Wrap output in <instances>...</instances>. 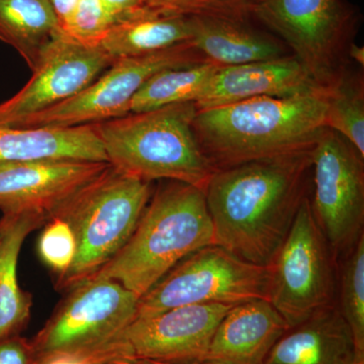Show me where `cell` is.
<instances>
[{"mask_svg": "<svg viewBox=\"0 0 364 364\" xmlns=\"http://www.w3.org/2000/svg\"><path fill=\"white\" fill-rule=\"evenodd\" d=\"M218 66L198 64L167 69L152 76L132 100L130 112H142L167 105L200 100L214 77Z\"/></svg>", "mask_w": 364, "mask_h": 364, "instance_id": "obj_23", "label": "cell"}, {"mask_svg": "<svg viewBox=\"0 0 364 364\" xmlns=\"http://www.w3.org/2000/svg\"><path fill=\"white\" fill-rule=\"evenodd\" d=\"M313 214L334 257L364 235V156L343 136L323 129L312 150Z\"/></svg>", "mask_w": 364, "mask_h": 364, "instance_id": "obj_11", "label": "cell"}, {"mask_svg": "<svg viewBox=\"0 0 364 364\" xmlns=\"http://www.w3.org/2000/svg\"><path fill=\"white\" fill-rule=\"evenodd\" d=\"M253 18L284 43L318 87L331 90L351 68L355 14L342 0H267Z\"/></svg>", "mask_w": 364, "mask_h": 364, "instance_id": "obj_6", "label": "cell"}, {"mask_svg": "<svg viewBox=\"0 0 364 364\" xmlns=\"http://www.w3.org/2000/svg\"><path fill=\"white\" fill-rule=\"evenodd\" d=\"M104 364H128L124 361V358L114 359V360L109 361V363H105Z\"/></svg>", "mask_w": 364, "mask_h": 364, "instance_id": "obj_35", "label": "cell"}, {"mask_svg": "<svg viewBox=\"0 0 364 364\" xmlns=\"http://www.w3.org/2000/svg\"><path fill=\"white\" fill-rule=\"evenodd\" d=\"M293 55L244 65L218 67L198 111L254 97H284L320 90Z\"/></svg>", "mask_w": 364, "mask_h": 364, "instance_id": "obj_15", "label": "cell"}, {"mask_svg": "<svg viewBox=\"0 0 364 364\" xmlns=\"http://www.w3.org/2000/svg\"><path fill=\"white\" fill-rule=\"evenodd\" d=\"M0 229V340L20 334L28 324L32 296L18 284V257L28 235L47 220L37 214L2 215Z\"/></svg>", "mask_w": 364, "mask_h": 364, "instance_id": "obj_21", "label": "cell"}, {"mask_svg": "<svg viewBox=\"0 0 364 364\" xmlns=\"http://www.w3.org/2000/svg\"><path fill=\"white\" fill-rule=\"evenodd\" d=\"M109 166L67 159L0 163V212L37 214L48 222Z\"/></svg>", "mask_w": 364, "mask_h": 364, "instance_id": "obj_13", "label": "cell"}, {"mask_svg": "<svg viewBox=\"0 0 364 364\" xmlns=\"http://www.w3.org/2000/svg\"><path fill=\"white\" fill-rule=\"evenodd\" d=\"M313 148L215 170L205 189L215 245L268 267L308 196Z\"/></svg>", "mask_w": 364, "mask_h": 364, "instance_id": "obj_1", "label": "cell"}, {"mask_svg": "<svg viewBox=\"0 0 364 364\" xmlns=\"http://www.w3.org/2000/svg\"><path fill=\"white\" fill-rule=\"evenodd\" d=\"M124 356L123 347L112 342L98 350L88 353L60 354L46 359L41 364H104Z\"/></svg>", "mask_w": 364, "mask_h": 364, "instance_id": "obj_30", "label": "cell"}, {"mask_svg": "<svg viewBox=\"0 0 364 364\" xmlns=\"http://www.w3.org/2000/svg\"><path fill=\"white\" fill-rule=\"evenodd\" d=\"M191 16L142 6L109 26L100 47L114 59L143 56L191 42Z\"/></svg>", "mask_w": 364, "mask_h": 364, "instance_id": "obj_20", "label": "cell"}, {"mask_svg": "<svg viewBox=\"0 0 364 364\" xmlns=\"http://www.w3.org/2000/svg\"><path fill=\"white\" fill-rule=\"evenodd\" d=\"M328 92L254 97L196 109L193 132L215 170L310 150L325 128Z\"/></svg>", "mask_w": 364, "mask_h": 364, "instance_id": "obj_2", "label": "cell"}, {"mask_svg": "<svg viewBox=\"0 0 364 364\" xmlns=\"http://www.w3.org/2000/svg\"><path fill=\"white\" fill-rule=\"evenodd\" d=\"M0 364H40L32 340L20 334L0 340Z\"/></svg>", "mask_w": 364, "mask_h": 364, "instance_id": "obj_29", "label": "cell"}, {"mask_svg": "<svg viewBox=\"0 0 364 364\" xmlns=\"http://www.w3.org/2000/svg\"><path fill=\"white\" fill-rule=\"evenodd\" d=\"M191 44L208 63L218 67L244 65L291 55L289 48L269 31L250 20L191 16Z\"/></svg>", "mask_w": 364, "mask_h": 364, "instance_id": "obj_18", "label": "cell"}, {"mask_svg": "<svg viewBox=\"0 0 364 364\" xmlns=\"http://www.w3.org/2000/svg\"><path fill=\"white\" fill-rule=\"evenodd\" d=\"M55 159L109 162L92 124L39 128L0 124V163Z\"/></svg>", "mask_w": 364, "mask_h": 364, "instance_id": "obj_19", "label": "cell"}, {"mask_svg": "<svg viewBox=\"0 0 364 364\" xmlns=\"http://www.w3.org/2000/svg\"><path fill=\"white\" fill-rule=\"evenodd\" d=\"M79 0H50L60 28L66 33L70 26Z\"/></svg>", "mask_w": 364, "mask_h": 364, "instance_id": "obj_31", "label": "cell"}, {"mask_svg": "<svg viewBox=\"0 0 364 364\" xmlns=\"http://www.w3.org/2000/svg\"><path fill=\"white\" fill-rule=\"evenodd\" d=\"M0 229H1V222H0Z\"/></svg>", "mask_w": 364, "mask_h": 364, "instance_id": "obj_37", "label": "cell"}, {"mask_svg": "<svg viewBox=\"0 0 364 364\" xmlns=\"http://www.w3.org/2000/svg\"><path fill=\"white\" fill-rule=\"evenodd\" d=\"M202 63L208 62L191 43L143 56L117 58L78 95L11 127H74L127 116L130 114L131 102L136 93L155 74Z\"/></svg>", "mask_w": 364, "mask_h": 364, "instance_id": "obj_10", "label": "cell"}, {"mask_svg": "<svg viewBox=\"0 0 364 364\" xmlns=\"http://www.w3.org/2000/svg\"><path fill=\"white\" fill-rule=\"evenodd\" d=\"M124 361H126L128 364H168V363H158V361H152V360H146V359H136L132 358H124ZM195 364H213V363H195Z\"/></svg>", "mask_w": 364, "mask_h": 364, "instance_id": "obj_34", "label": "cell"}, {"mask_svg": "<svg viewBox=\"0 0 364 364\" xmlns=\"http://www.w3.org/2000/svg\"><path fill=\"white\" fill-rule=\"evenodd\" d=\"M193 102L92 124L114 169L152 182L178 181L205 191L215 171L196 140Z\"/></svg>", "mask_w": 364, "mask_h": 364, "instance_id": "obj_4", "label": "cell"}, {"mask_svg": "<svg viewBox=\"0 0 364 364\" xmlns=\"http://www.w3.org/2000/svg\"><path fill=\"white\" fill-rule=\"evenodd\" d=\"M111 21L105 14L102 0H79L77 9L65 33L90 46H100Z\"/></svg>", "mask_w": 364, "mask_h": 364, "instance_id": "obj_28", "label": "cell"}, {"mask_svg": "<svg viewBox=\"0 0 364 364\" xmlns=\"http://www.w3.org/2000/svg\"><path fill=\"white\" fill-rule=\"evenodd\" d=\"M210 245L214 227L205 191L169 181L151 196L130 240L91 277L114 280L141 298L181 260Z\"/></svg>", "mask_w": 364, "mask_h": 364, "instance_id": "obj_3", "label": "cell"}, {"mask_svg": "<svg viewBox=\"0 0 364 364\" xmlns=\"http://www.w3.org/2000/svg\"><path fill=\"white\" fill-rule=\"evenodd\" d=\"M356 364H364V361H360V363H358Z\"/></svg>", "mask_w": 364, "mask_h": 364, "instance_id": "obj_36", "label": "cell"}, {"mask_svg": "<svg viewBox=\"0 0 364 364\" xmlns=\"http://www.w3.org/2000/svg\"><path fill=\"white\" fill-rule=\"evenodd\" d=\"M268 267L242 260L218 245L205 246L181 260L139 299L136 317L177 306H237L267 299Z\"/></svg>", "mask_w": 364, "mask_h": 364, "instance_id": "obj_8", "label": "cell"}, {"mask_svg": "<svg viewBox=\"0 0 364 364\" xmlns=\"http://www.w3.org/2000/svg\"><path fill=\"white\" fill-rule=\"evenodd\" d=\"M151 196V182L111 165L57 213L54 218L68 223L77 245L73 264L55 282L58 291H68L90 279L122 250Z\"/></svg>", "mask_w": 364, "mask_h": 364, "instance_id": "obj_5", "label": "cell"}, {"mask_svg": "<svg viewBox=\"0 0 364 364\" xmlns=\"http://www.w3.org/2000/svg\"><path fill=\"white\" fill-rule=\"evenodd\" d=\"M76 239L68 223L53 218L45 224L38 240V254L57 277L68 272L75 259Z\"/></svg>", "mask_w": 364, "mask_h": 364, "instance_id": "obj_27", "label": "cell"}, {"mask_svg": "<svg viewBox=\"0 0 364 364\" xmlns=\"http://www.w3.org/2000/svg\"><path fill=\"white\" fill-rule=\"evenodd\" d=\"M339 301L337 305L353 334L358 358L364 360V235L343 256Z\"/></svg>", "mask_w": 364, "mask_h": 364, "instance_id": "obj_25", "label": "cell"}, {"mask_svg": "<svg viewBox=\"0 0 364 364\" xmlns=\"http://www.w3.org/2000/svg\"><path fill=\"white\" fill-rule=\"evenodd\" d=\"M335 261L308 196L267 267V299L289 328L336 303Z\"/></svg>", "mask_w": 364, "mask_h": 364, "instance_id": "obj_7", "label": "cell"}, {"mask_svg": "<svg viewBox=\"0 0 364 364\" xmlns=\"http://www.w3.org/2000/svg\"><path fill=\"white\" fill-rule=\"evenodd\" d=\"M232 306H181L151 317L136 318L117 340L127 347L132 358L168 364L200 363L215 329Z\"/></svg>", "mask_w": 364, "mask_h": 364, "instance_id": "obj_14", "label": "cell"}, {"mask_svg": "<svg viewBox=\"0 0 364 364\" xmlns=\"http://www.w3.org/2000/svg\"><path fill=\"white\" fill-rule=\"evenodd\" d=\"M348 58L352 64H358V66L363 68L364 66V48L352 43L348 50Z\"/></svg>", "mask_w": 364, "mask_h": 364, "instance_id": "obj_33", "label": "cell"}, {"mask_svg": "<svg viewBox=\"0 0 364 364\" xmlns=\"http://www.w3.org/2000/svg\"><path fill=\"white\" fill-rule=\"evenodd\" d=\"M325 127L346 138L364 156V80L349 69L328 92Z\"/></svg>", "mask_w": 364, "mask_h": 364, "instance_id": "obj_24", "label": "cell"}, {"mask_svg": "<svg viewBox=\"0 0 364 364\" xmlns=\"http://www.w3.org/2000/svg\"><path fill=\"white\" fill-rule=\"evenodd\" d=\"M139 299L119 282L100 277L69 289L31 339L40 364L60 354L88 353L112 344L135 320Z\"/></svg>", "mask_w": 364, "mask_h": 364, "instance_id": "obj_9", "label": "cell"}, {"mask_svg": "<svg viewBox=\"0 0 364 364\" xmlns=\"http://www.w3.org/2000/svg\"><path fill=\"white\" fill-rule=\"evenodd\" d=\"M267 0H143V6L161 13L250 20Z\"/></svg>", "mask_w": 364, "mask_h": 364, "instance_id": "obj_26", "label": "cell"}, {"mask_svg": "<svg viewBox=\"0 0 364 364\" xmlns=\"http://www.w3.org/2000/svg\"><path fill=\"white\" fill-rule=\"evenodd\" d=\"M289 325L267 299L232 306L200 363L263 364Z\"/></svg>", "mask_w": 364, "mask_h": 364, "instance_id": "obj_16", "label": "cell"}, {"mask_svg": "<svg viewBox=\"0 0 364 364\" xmlns=\"http://www.w3.org/2000/svg\"><path fill=\"white\" fill-rule=\"evenodd\" d=\"M111 25L124 14L143 6V0H102Z\"/></svg>", "mask_w": 364, "mask_h": 364, "instance_id": "obj_32", "label": "cell"}, {"mask_svg": "<svg viewBox=\"0 0 364 364\" xmlns=\"http://www.w3.org/2000/svg\"><path fill=\"white\" fill-rule=\"evenodd\" d=\"M114 60L100 46L83 44L60 32L41 53L28 82L13 97L0 102V124L14 126L78 95Z\"/></svg>", "mask_w": 364, "mask_h": 364, "instance_id": "obj_12", "label": "cell"}, {"mask_svg": "<svg viewBox=\"0 0 364 364\" xmlns=\"http://www.w3.org/2000/svg\"><path fill=\"white\" fill-rule=\"evenodd\" d=\"M355 340L337 303L289 328L263 364H356Z\"/></svg>", "mask_w": 364, "mask_h": 364, "instance_id": "obj_17", "label": "cell"}, {"mask_svg": "<svg viewBox=\"0 0 364 364\" xmlns=\"http://www.w3.org/2000/svg\"><path fill=\"white\" fill-rule=\"evenodd\" d=\"M60 28L50 0H0V40L11 46L31 69Z\"/></svg>", "mask_w": 364, "mask_h": 364, "instance_id": "obj_22", "label": "cell"}]
</instances>
